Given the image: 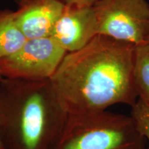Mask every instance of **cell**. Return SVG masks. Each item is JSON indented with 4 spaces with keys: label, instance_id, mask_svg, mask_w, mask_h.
<instances>
[{
    "label": "cell",
    "instance_id": "obj_7",
    "mask_svg": "<svg viewBox=\"0 0 149 149\" xmlns=\"http://www.w3.org/2000/svg\"><path fill=\"white\" fill-rule=\"evenodd\" d=\"M64 6L60 0H37L15 13L17 25L28 40L50 37Z\"/></svg>",
    "mask_w": 149,
    "mask_h": 149
},
{
    "label": "cell",
    "instance_id": "obj_8",
    "mask_svg": "<svg viewBox=\"0 0 149 149\" xmlns=\"http://www.w3.org/2000/svg\"><path fill=\"white\" fill-rule=\"evenodd\" d=\"M27 40L17 25L15 13H0V59L16 53Z\"/></svg>",
    "mask_w": 149,
    "mask_h": 149
},
{
    "label": "cell",
    "instance_id": "obj_3",
    "mask_svg": "<svg viewBox=\"0 0 149 149\" xmlns=\"http://www.w3.org/2000/svg\"><path fill=\"white\" fill-rule=\"evenodd\" d=\"M130 115L107 111L68 115L51 149H146Z\"/></svg>",
    "mask_w": 149,
    "mask_h": 149
},
{
    "label": "cell",
    "instance_id": "obj_1",
    "mask_svg": "<svg viewBox=\"0 0 149 149\" xmlns=\"http://www.w3.org/2000/svg\"><path fill=\"white\" fill-rule=\"evenodd\" d=\"M135 45L96 35L78 51L67 53L50 84L67 115L107 111L137 100L133 78Z\"/></svg>",
    "mask_w": 149,
    "mask_h": 149
},
{
    "label": "cell",
    "instance_id": "obj_6",
    "mask_svg": "<svg viewBox=\"0 0 149 149\" xmlns=\"http://www.w3.org/2000/svg\"><path fill=\"white\" fill-rule=\"evenodd\" d=\"M98 35L93 6L65 3L51 37L67 53L81 49Z\"/></svg>",
    "mask_w": 149,
    "mask_h": 149
},
{
    "label": "cell",
    "instance_id": "obj_11",
    "mask_svg": "<svg viewBox=\"0 0 149 149\" xmlns=\"http://www.w3.org/2000/svg\"><path fill=\"white\" fill-rule=\"evenodd\" d=\"M66 3H75L78 5L93 6L100 0H65Z\"/></svg>",
    "mask_w": 149,
    "mask_h": 149
},
{
    "label": "cell",
    "instance_id": "obj_2",
    "mask_svg": "<svg viewBox=\"0 0 149 149\" xmlns=\"http://www.w3.org/2000/svg\"><path fill=\"white\" fill-rule=\"evenodd\" d=\"M67 117L49 79L0 96V135L8 149H51Z\"/></svg>",
    "mask_w": 149,
    "mask_h": 149
},
{
    "label": "cell",
    "instance_id": "obj_12",
    "mask_svg": "<svg viewBox=\"0 0 149 149\" xmlns=\"http://www.w3.org/2000/svg\"><path fill=\"white\" fill-rule=\"evenodd\" d=\"M0 149H5L4 146H3L2 139H1V135H0Z\"/></svg>",
    "mask_w": 149,
    "mask_h": 149
},
{
    "label": "cell",
    "instance_id": "obj_14",
    "mask_svg": "<svg viewBox=\"0 0 149 149\" xmlns=\"http://www.w3.org/2000/svg\"><path fill=\"white\" fill-rule=\"evenodd\" d=\"M1 73H0V78H1Z\"/></svg>",
    "mask_w": 149,
    "mask_h": 149
},
{
    "label": "cell",
    "instance_id": "obj_15",
    "mask_svg": "<svg viewBox=\"0 0 149 149\" xmlns=\"http://www.w3.org/2000/svg\"><path fill=\"white\" fill-rule=\"evenodd\" d=\"M146 149H149V147H148V148H146Z\"/></svg>",
    "mask_w": 149,
    "mask_h": 149
},
{
    "label": "cell",
    "instance_id": "obj_10",
    "mask_svg": "<svg viewBox=\"0 0 149 149\" xmlns=\"http://www.w3.org/2000/svg\"><path fill=\"white\" fill-rule=\"evenodd\" d=\"M130 115L135 121L139 131L149 142V104L137 99L131 107Z\"/></svg>",
    "mask_w": 149,
    "mask_h": 149
},
{
    "label": "cell",
    "instance_id": "obj_13",
    "mask_svg": "<svg viewBox=\"0 0 149 149\" xmlns=\"http://www.w3.org/2000/svg\"><path fill=\"white\" fill-rule=\"evenodd\" d=\"M146 44H149V35H148V40H147V42Z\"/></svg>",
    "mask_w": 149,
    "mask_h": 149
},
{
    "label": "cell",
    "instance_id": "obj_9",
    "mask_svg": "<svg viewBox=\"0 0 149 149\" xmlns=\"http://www.w3.org/2000/svg\"><path fill=\"white\" fill-rule=\"evenodd\" d=\"M133 78L137 97L149 104V44L135 46Z\"/></svg>",
    "mask_w": 149,
    "mask_h": 149
},
{
    "label": "cell",
    "instance_id": "obj_4",
    "mask_svg": "<svg viewBox=\"0 0 149 149\" xmlns=\"http://www.w3.org/2000/svg\"><path fill=\"white\" fill-rule=\"evenodd\" d=\"M93 7L98 35L135 46L146 44L149 35V3L146 0H100Z\"/></svg>",
    "mask_w": 149,
    "mask_h": 149
},
{
    "label": "cell",
    "instance_id": "obj_5",
    "mask_svg": "<svg viewBox=\"0 0 149 149\" xmlns=\"http://www.w3.org/2000/svg\"><path fill=\"white\" fill-rule=\"evenodd\" d=\"M66 53L51 36L30 39L16 53L0 59V73L10 79H49Z\"/></svg>",
    "mask_w": 149,
    "mask_h": 149
}]
</instances>
